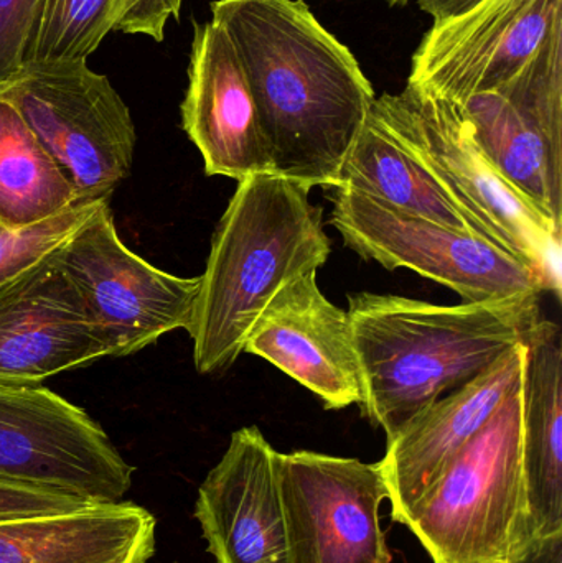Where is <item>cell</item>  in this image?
<instances>
[{
    "label": "cell",
    "mask_w": 562,
    "mask_h": 563,
    "mask_svg": "<svg viewBox=\"0 0 562 563\" xmlns=\"http://www.w3.org/2000/svg\"><path fill=\"white\" fill-rule=\"evenodd\" d=\"M243 353L276 366L327 409L362 404L363 377L346 310L317 285V273L287 284L254 323Z\"/></svg>",
    "instance_id": "obj_14"
},
{
    "label": "cell",
    "mask_w": 562,
    "mask_h": 563,
    "mask_svg": "<svg viewBox=\"0 0 562 563\" xmlns=\"http://www.w3.org/2000/svg\"><path fill=\"white\" fill-rule=\"evenodd\" d=\"M276 470L293 563H392L378 463L300 450L277 453Z\"/></svg>",
    "instance_id": "obj_10"
},
{
    "label": "cell",
    "mask_w": 562,
    "mask_h": 563,
    "mask_svg": "<svg viewBox=\"0 0 562 563\" xmlns=\"http://www.w3.org/2000/svg\"><path fill=\"white\" fill-rule=\"evenodd\" d=\"M155 529L132 501L0 521V563H148Z\"/></svg>",
    "instance_id": "obj_18"
},
{
    "label": "cell",
    "mask_w": 562,
    "mask_h": 563,
    "mask_svg": "<svg viewBox=\"0 0 562 563\" xmlns=\"http://www.w3.org/2000/svg\"><path fill=\"white\" fill-rule=\"evenodd\" d=\"M459 106L492 164L562 227V29L510 82Z\"/></svg>",
    "instance_id": "obj_11"
},
{
    "label": "cell",
    "mask_w": 562,
    "mask_h": 563,
    "mask_svg": "<svg viewBox=\"0 0 562 563\" xmlns=\"http://www.w3.org/2000/svg\"><path fill=\"white\" fill-rule=\"evenodd\" d=\"M184 0H114V32L161 43L168 20L180 16Z\"/></svg>",
    "instance_id": "obj_26"
},
{
    "label": "cell",
    "mask_w": 562,
    "mask_h": 563,
    "mask_svg": "<svg viewBox=\"0 0 562 563\" xmlns=\"http://www.w3.org/2000/svg\"><path fill=\"white\" fill-rule=\"evenodd\" d=\"M373 112L428 167L495 246L527 264L544 291L561 295L562 227L492 164L461 106L406 86Z\"/></svg>",
    "instance_id": "obj_4"
},
{
    "label": "cell",
    "mask_w": 562,
    "mask_h": 563,
    "mask_svg": "<svg viewBox=\"0 0 562 563\" xmlns=\"http://www.w3.org/2000/svg\"><path fill=\"white\" fill-rule=\"evenodd\" d=\"M114 32V0H40L29 63L88 62Z\"/></svg>",
    "instance_id": "obj_22"
},
{
    "label": "cell",
    "mask_w": 562,
    "mask_h": 563,
    "mask_svg": "<svg viewBox=\"0 0 562 563\" xmlns=\"http://www.w3.org/2000/svg\"><path fill=\"white\" fill-rule=\"evenodd\" d=\"M481 2L484 0H418L422 12L429 13L434 19V23L454 19V16L474 9Z\"/></svg>",
    "instance_id": "obj_28"
},
{
    "label": "cell",
    "mask_w": 562,
    "mask_h": 563,
    "mask_svg": "<svg viewBox=\"0 0 562 563\" xmlns=\"http://www.w3.org/2000/svg\"><path fill=\"white\" fill-rule=\"evenodd\" d=\"M180 111L205 174L238 184L274 174L246 73L230 36L213 20L195 23Z\"/></svg>",
    "instance_id": "obj_16"
},
{
    "label": "cell",
    "mask_w": 562,
    "mask_h": 563,
    "mask_svg": "<svg viewBox=\"0 0 562 563\" xmlns=\"http://www.w3.org/2000/svg\"><path fill=\"white\" fill-rule=\"evenodd\" d=\"M337 187L485 238L438 177L405 147L373 109L340 172Z\"/></svg>",
    "instance_id": "obj_20"
},
{
    "label": "cell",
    "mask_w": 562,
    "mask_h": 563,
    "mask_svg": "<svg viewBox=\"0 0 562 563\" xmlns=\"http://www.w3.org/2000/svg\"><path fill=\"white\" fill-rule=\"evenodd\" d=\"M330 198V224L345 246L385 269L412 271L471 303L544 291L527 264L478 234L405 213L350 188L333 187Z\"/></svg>",
    "instance_id": "obj_7"
},
{
    "label": "cell",
    "mask_w": 562,
    "mask_h": 563,
    "mask_svg": "<svg viewBox=\"0 0 562 563\" xmlns=\"http://www.w3.org/2000/svg\"><path fill=\"white\" fill-rule=\"evenodd\" d=\"M175 563H178V562H175Z\"/></svg>",
    "instance_id": "obj_30"
},
{
    "label": "cell",
    "mask_w": 562,
    "mask_h": 563,
    "mask_svg": "<svg viewBox=\"0 0 562 563\" xmlns=\"http://www.w3.org/2000/svg\"><path fill=\"white\" fill-rule=\"evenodd\" d=\"M277 452L256 427L231 435L198 488L195 519L217 563H293Z\"/></svg>",
    "instance_id": "obj_15"
},
{
    "label": "cell",
    "mask_w": 562,
    "mask_h": 563,
    "mask_svg": "<svg viewBox=\"0 0 562 563\" xmlns=\"http://www.w3.org/2000/svg\"><path fill=\"white\" fill-rule=\"evenodd\" d=\"M109 356L55 254L0 284V386H38Z\"/></svg>",
    "instance_id": "obj_13"
},
{
    "label": "cell",
    "mask_w": 562,
    "mask_h": 563,
    "mask_svg": "<svg viewBox=\"0 0 562 563\" xmlns=\"http://www.w3.org/2000/svg\"><path fill=\"white\" fill-rule=\"evenodd\" d=\"M527 344L515 346L461 389L436 400L388 440L382 462L393 521L405 525L411 509L438 482L445 466L520 389Z\"/></svg>",
    "instance_id": "obj_17"
},
{
    "label": "cell",
    "mask_w": 562,
    "mask_h": 563,
    "mask_svg": "<svg viewBox=\"0 0 562 563\" xmlns=\"http://www.w3.org/2000/svg\"><path fill=\"white\" fill-rule=\"evenodd\" d=\"M403 526L434 563H507L533 536L521 459V387L449 462Z\"/></svg>",
    "instance_id": "obj_5"
},
{
    "label": "cell",
    "mask_w": 562,
    "mask_h": 563,
    "mask_svg": "<svg viewBox=\"0 0 562 563\" xmlns=\"http://www.w3.org/2000/svg\"><path fill=\"white\" fill-rule=\"evenodd\" d=\"M79 203L71 184L15 108L0 98V223L35 227Z\"/></svg>",
    "instance_id": "obj_21"
},
{
    "label": "cell",
    "mask_w": 562,
    "mask_h": 563,
    "mask_svg": "<svg viewBox=\"0 0 562 563\" xmlns=\"http://www.w3.org/2000/svg\"><path fill=\"white\" fill-rule=\"evenodd\" d=\"M540 300V291L461 305L353 295L346 313L362 367L363 416L393 439L436 400L528 344L543 320Z\"/></svg>",
    "instance_id": "obj_2"
},
{
    "label": "cell",
    "mask_w": 562,
    "mask_h": 563,
    "mask_svg": "<svg viewBox=\"0 0 562 563\" xmlns=\"http://www.w3.org/2000/svg\"><path fill=\"white\" fill-rule=\"evenodd\" d=\"M310 190L277 174L238 184L211 240L188 328L198 373L233 366L271 300L329 260L323 211L310 203Z\"/></svg>",
    "instance_id": "obj_3"
},
{
    "label": "cell",
    "mask_w": 562,
    "mask_h": 563,
    "mask_svg": "<svg viewBox=\"0 0 562 563\" xmlns=\"http://www.w3.org/2000/svg\"><path fill=\"white\" fill-rule=\"evenodd\" d=\"M101 203L73 205L63 213L23 230H9L0 223V284L62 246Z\"/></svg>",
    "instance_id": "obj_23"
},
{
    "label": "cell",
    "mask_w": 562,
    "mask_h": 563,
    "mask_svg": "<svg viewBox=\"0 0 562 563\" xmlns=\"http://www.w3.org/2000/svg\"><path fill=\"white\" fill-rule=\"evenodd\" d=\"M88 506L91 503L75 496L0 478V521L63 515Z\"/></svg>",
    "instance_id": "obj_25"
},
{
    "label": "cell",
    "mask_w": 562,
    "mask_h": 563,
    "mask_svg": "<svg viewBox=\"0 0 562 563\" xmlns=\"http://www.w3.org/2000/svg\"><path fill=\"white\" fill-rule=\"evenodd\" d=\"M521 459L533 536L562 531L561 328L541 320L521 380Z\"/></svg>",
    "instance_id": "obj_19"
},
{
    "label": "cell",
    "mask_w": 562,
    "mask_h": 563,
    "mask_svg": "<svg viewBox=\"0 0 562 563\" xmlns=\"http://www.w3.org/2000/svg\"><path fill=\"white\" fill-rule=\"evenodd\" d=\"M0 98L22 115L79 203L109 201L131 175L137 142L131 111L88 62L23 65L0 86Z\"/></svg>",
    "instance_id": "obj_6"
},
{
    "label": "cell",
    "mask_w": 562,
    "mask_h": 563,
    "mask_svg": "<svg viewBox=\"0 0 562 563\" xmlns=\"http://www.w3.org/2000/svg\"><path fill=\"white\" fill-rule=\"evenodd\" d=\"M379 2L389 3V5H405L409 0H379Z\"/></svg>",
    "instance_id": "obj_29"
},
{
    "label": "cell",
    "mask_w": 562,
    "mask_h": 563,
    "mask_svg": "<svg viewBox=\"0 0 562 563\" xmlns=\"http://www.w3.org/2000/svg\"><path fill=\"white\" fill-rule=\"evenodd\" d=\"M40 0H0V86L23 65Z\"/></svg>",
    "instance_id": "obj_24"
},
{
    "label": "cell",
    "mask_w": 562,
    "mask_h": 563,
    "mask_svg": "<svg viewBox=\"0 0 562 563\" xmlns=\"http://www.w3.org/2000/svg\"><path fill=\"white\" fill-rule=\"evenodd\" d=\"M101 333L109 356L124 357L194 320L200 277L164 273L125 247L109 201L53 251Z\"/></svg>",
    "instance_id": "obj_8"
},
{
    "label": "cell",
    "mask_w": 562,
    "mask_h": 563,
    "mask_svg": "<svg viewBox=\"0 0 562 563\" xmlns=\"http://www.w3.org/2000/svg\"><path fill=\"white\" fill-rule=\"evenodd\" d=\"M211 20L240 56L274 174L337 187L376 99L353 53L302 0H217Z\"/></svg>",
    "instance_id": "obj_1"
},
{
    "label": "cell",
    "mask_w": 562,
    "mask_h": 563,
    "mask_svg": "<svg viewBox=\"0 0 562 563\" xmlns=\"http://www.w3.org/2000/svg\"><path fill=\"white\" fill-rule=\"evenodd\" d=\"M561 29L562 0H484L431 26L408 85L462 104L510 82Z\"/></svg>",
    "instance_id": "obj_12"
},
{
    "label": "cell",
    "mask_w": 562,
    "mask_h": 563,
    "mask_svg": "<svg viewBox=\"0 0 562 563\" xmlns=\"http://www.w3.org/2000/svg\"><path fill=\"white\" fill-rule=\"evenodd\" d=\"M507 563H562V531L547 536H531Z\"/></svg>",
    "instance_id": "obj_27"
},
{
    "label": "cell",
    "mask_w": 562,
    "mask_h": 563,
    "mask_svg": "<svg viewBox=\"0 0 562 563\" xmlns=\"http://www.w3.org/2000/svg\"><path fill=\"white\" fill-rule=\"evenodd\" d=\"M132 476L134 466L81 407L46 387L0 386V478L115 505Z\"/></svg>",
    "instance_id": "obj_9"
}]
</instances>
